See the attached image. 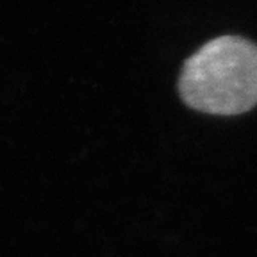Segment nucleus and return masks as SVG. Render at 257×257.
<instances>
[{
	"mask_svg": "<svg viewBox=\"0 0 257 257\" xmlns=\"http://www.w3.org/2000/svg\"><path fill=\"white\" fill-rule=\"evenodd\" d=\"M179 91L189 107L232 116L257 105V45L239 36L211 40L182 68Z\"/></svg>",
	"mask_w": 257,
	"mask_h": 257,
	"instance_id": "nucleus-1",
	"label": "nucleus"
}]
</instances>
